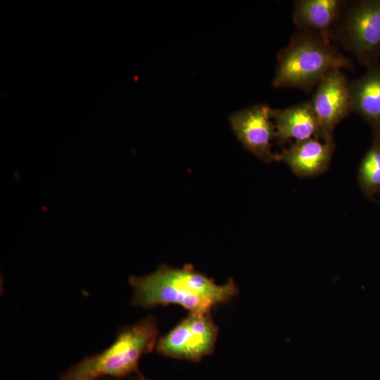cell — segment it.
<instances>
[{
  "instance_id": "1",
  "label": "cell",
  "mask_w": 380,
  "mask_h": 380,
  "mask_svg": "<svg viewBox=\"0 0 380 380\" xmlns=\"http://www.w3.org/2000/svg\"><path fill=\"white\" fill-rule=\"evenodd\" d=\"M129 282L134 289L132 305L146 309L176 304L190 313H210L238 293L232 279L217 284L190 265L182 268L163 265L149 274L131 276Z\"/></svg>"
},
{
  "instance_id": "2",
  "label": "cell",
  "mask_w": 380,
  "mask_h": 380,
  "mask_svg": "<svg viewBox=\"0 0 380 380\" xmlns=\"http://www.w3.org/2000/svg\"><path fill=\"white\" fill-rule=\"evenodd\" d=\"M158 333L157 320L153 316H148L120 331L105 350L71 366L59 380L121 379L133 374L142 380H148L139 372V362L143 355L156 346Z\"/></svg>"
},
{
  "instance_id": "3",
  "label": "cell",
  "mask_w": 380,
  "mask_h": 380,
  "mask_svg": "<svg viewBox=\"0 0 380 380\" xmlns=\"http://www.w3.org/2000/svg\"><path fill=\"white\" fill-rule=\"evenodd\" d=\"M351 62L321 34L299 30L277 55L274 87L310 91L335 69L350 68Z\"/></svg>"
},
{
  "instance_id": "4",
  "label": "cell",
  "mask_w": 380,
  "mask_h": 380,
  "mask_svg": "<svg viewBox=\"0 0 380 380\" xmlns=\"http://www.w3.org/2000/svg\"><path fill=\"white\" fill-rule=\"evenodd\" d=\"M335 39L366 68L380 57V0H361L346 6L335 25Z\"/></svg>"
},
{
  "instance_id": "5",
  "label": "cell",
  "mask_w": 380,
  "mask_h": 380,
  "mask_svg": "<svg viewBox=\"0 0 380 380\" xmlns=\"http://www.w3.org/2000/svg\"><path fill=\"white\" fill-rule=\"evenodd\" d=\"M217 334L210 313H190L158 339L156 348L167 357L197 362L213 353Z\"/></svg>"
},
{
  "instance_id": "6",
  "label": "cell",
  "mask_w": 380,
  "mask_h": 380,
  "mask_svg": "<svg viewBox=\"0 0 380 380\" xmlns=\"http://www.w3.org/2000/svg\"><path fill=\"white\" fill-rule=\"evenodd\" d=\"M272 108L256 104L234 112L229 115L231 127L243 146L262 161H278L277 153L272 151V141L276 139Z\"/></svg>"
},
{
  "instance_id": "7",
  "label": "cell",
  "mask_w": 380,
  "mask_h": 380,
  "mask_svg": "<svg viewBox=\"0 0 380 380\" xmlns=\"http://www.w3.org/2000/svg\"><path fill=\"white\" fill-rule=\"evenodd\" d=\"M348 84L340 69L330 71L317 84L310 101L320 125V139H333L334 128L351 111Z\"/></svg>"
},
{
  "instance_id": "8",
  "label": "cell",
  "mask_w": 380,
  "mask_h": 380,
  "mask_svg": "<svg viewBox=\"0 0 380 380\" xmlns=\"http://www.w3.org/2000/svg\"><path fill=\"white\" fill-rule=\"evenodd\" d=\"M334 149L333 139L313 137L296 141L277 153L278 161L284 162L299 177L317 176L329 168Z\"/></svg>"
},
{
  "instance_id": "9",
  "label": "cell",
  "mask_w": 380,
  "mask_h": 380,
  "mask_svg": "<svg viewBox=\"0 0 380 380\" xmlns=\"http://www.w3.org/2000/svg\"><path fill=\"white\" fill-rule=\"evenodd\" d=\"M276 139L280 144L291 139L302 141L319 138L321 128L310 101L272 110Z\"/></svg>"
},
{
  "instance_id": "10",
  "label": "cell",
  "mask_w": 380,
  "mask_h": 380,
  "mask_svg": "<svg viewBox=\"0 0 380 380\" xmlns=\"http://www.w3.org/2000/svg\"><path fill=\"white\" fill-rule=\"evenodd\" d=\"M351 111L360 115L373 129H380V64L367 67L360 77L348 82Z\"/></svg>"
},
{
  "instance_id": "11",
  "label": "cell",
  "mask_w": 380,
  "mask_h": 380,
  "mask_svg": "<svg viewBox=\"0 0 380 380\" xmlns=\"http://www.w3.org/2000/svg\"><path fill=\"white\" fill-rule=\"evenodd\" d=\"M346 3L340 0H298L293 20L299 30L317 32L330 39Z\"/></svg>"
},
{
  "instance_id": "12",
  "label": "cell",
  "mask_w": 380,
  "mask_h": 380,
  "mask_svg": "<svg viewBox=\"0 0 380 380\" xmlns=\"http://www.w3.org/2000/svg\"><path fill=\"white\" fill-rule=\"evenodd\" d=\"M357 178L365 196L372 198L380 193V129L374 131L372 144L360 163Z\"/></svg>"
},
{
  "instance_id": "13",
  "label": "cell",
  "mask_w": 380,
  "mask_h": 380,
  "mask_svg": "<svg viewBox=\"0 0 380 380\" xmlns=\"http://www.w3.org/2000/svg\"><path fill=\"white\" fill-rule=\"evenodd\" d=\"M100 380H123V379H112V378H105ZM128 380H142V379L139 378V376H136L133 378H129Z\"/></svg>"
}]
</instances>
